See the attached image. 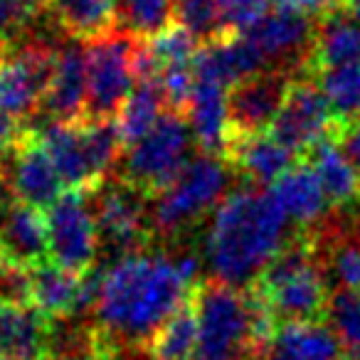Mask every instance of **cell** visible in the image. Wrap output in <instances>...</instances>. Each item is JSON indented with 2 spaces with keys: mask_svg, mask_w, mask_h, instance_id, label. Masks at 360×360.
Returning <instances> with one entry per match:
<instances>
[{
  "mask_svg": "<svg viewBox=\"0 0 360 360\" xmlns=\"http://www.w3.org/2000/svg\"><path fill=\"white\" fill-rule=\"evenodd\" d=\"M191 284L178 257L124 255L96 279V321L111 340L150 343L165 321L188 304Z\"/></svg>",
  "mask_w": 360,
  "mask_h": 360,
  "instance_id": "6da1fadb",
  "label": "cell"
},
{
  "mask_svg": "<svg viewBox=\"0 0 360 360\" xmlns=\"http://www.w3.org/2000/svg\"><path fill=\"white\" fill-rule=\"evenodd\" d=\"M289 225L269 193L257 188L232 191L212 210L202 262L217 284L250 286L286 247Z\"/></svg>",
  "mask_w": 360,
  "mask_h": 360,
  "instance_id": "7a4b0ae2",
  "label": "cell"
},
{
  "mask_svg": "<svg viewBox=\"0 0 360 360\" xmlns=\"http://www.w3.org/2000/svg\"><path fill=\"white\" fill-rule=\"evenodd\" d=\"M193 309L198 316L195 360H245L255 350H264L276 328L259 296H245L217 281L195 291Z\"/></svg>",
  "mask_w": 360,
  "mask_h": 360,
  "instance_id": "3957f363",
  "label": "cell"
},
{
  "mask_svg": "<svg viewBox=\"0 0 360 360\" xmlns=\"http://www.w3.org/2000/svg\"><path fill=\"white\" fill-rule=\"evenodd\" d=\"M50 153L62 186L67 191L84 193L99 186L124 146L114 121H50L37 136Z\"/></svg>",
  "mask_w": 360,
  "mask_h": 360,
  "instance_id": "277c9868",
  "label": "cell"
},
{
  "mask_svg": "<svg viewBox=\"0 0 360 360\" xmlns=\"http://www.w3.org/2000/svg\"><path fill=\"white\" fill-rule=\"evenodd\" d=\"M257 296L274 319L316 321L328 306V284L309 242H294L279 252L257 281Z\"/></svg>",
  "mask_w": 360,
  "mask_h": 360,
  "instance_id": "5b68a950",
  "label": "cell"
},
{
  "mask_svg": "<svg viewBox=\"0 0 360 360\" xmlns=\"http://www.w3.org/2000/svg\"><path fill=\"white\" fill-rule=\"evenodd\" d=\"M230 168L220 155L200 153L180 170L150 205V225L163 235H178L215 210L230 188Z\"/></svg>",
  "mask_w": 360,
  "mask_h": 360,
  "instance_id": "8992f818",
  "label": "cell"
},
{
  "mask_svg": "<svg viewBox=\"0 0 360 360\" xmlns=\"http://www.w3.org/2000/svg\"><path fill=\"white\" fill-rule=\"evenodd\" d=\"M193 131L183 111L168 109L158 124L126 146L124 178L141 193H158L193 158Z\"/></svg>",
  "mask_w": 360,
  "mask_h": 360,
  "instance_id": "52a82bcc",
  "label": "cell"
},
{
  "mask_svg": "<svg viewBox=\"0 0 360 360\" xmlns=\"http://www.w3.org/2000/svg\"><path fill=\"white\" fill-rule=\"evenodd\" d=\"M139 47L141 37L119 27L86 42V119L111 121L121 111L139 82Z\"/></svg>",
  "mask_w": 360,
  "mask_h": 360,
  "instance_id": "ba28073f",
  "label": "cell"
},
{
  "mask_svg": "<svg viewBox=\"0 0 360 360\" xmlns=\"http://www.w3.org/2000/svg\"><path fill=\"white\" fill-rule=\"evenodd\" d=\"M47 259L75 274H86L99 252V225L84 193L67 191L47 207Z\"/></svg>",
  "mask_w": 360,
  "mask_h": 360,
  "instance_id": "9c48e42d",
  "label": "cell"
},
{
  "mask_svg": "<svg viewBox=\"0 0 360 360\" xmlns=\"http://www.w3.org/2000/svg\"><path fill=\"white\" fill-rule=\"evenodd\" d=\"M340 121L330 111L323 91L309 79H291L279 114L271 124L269 134L289 146L294 153H309L338 131Z\"/></svg>",
  "mask_w": 360,
  "mask_h": 360,
  "instance_id": "30bf717a",
  "label": "cell"
},
{
  "mask_svg": "<svg viewBox=\"0 0 360 360\" xmlns=\"http://www.w3.org/2000/svg\"><path fill=\"white\" fill-rule=\"evenodd\" d=\"M55 52L40 42L6 50L0 55V109L18 121L30 116L45 101Z\"/></svg>",
  "mask_w": 360,
  "mask_h": 360,
  "instance_id": "8fae6325",
  "label": "cell"
},
{
  "mask_svg": "<svg viewBox=\"0 0 360 360\" xmlns=\"http://www.w3.org/2000/svg\"><path fill=\"white\" fill-rule=\"evenodd\" d=\"M242 37L259 52L264 65H274V70H284V65H296L306 70L311 47H314L316 27L311 18L276 8Z\"/></svg>",
  "mask_w": 360,
  "mask_h": 360,
  "instance_id": "7c38bea8",
  "label": "cell"
},
{
  "mask_svg": "<svg viewBox=\"0 0 360 360\" xmlns=\"http://www.w3.org/2000/svg\"><path fill=\"white\" fill-rule=\"evenodd\" d=\"M291 77L284 70H264L230 89V119L235 136L264 134L271 129Z\"/></svg>",
  "mask_w": 360,
  "mask_h": 360,
  "instance_id": "4fadbf2b",
  "label": "cell"
},
{
  "mask_svg": "<svg viewBox=\"0 0 360 360\" xmlns=\"http://www.w3.org/2000/svg\"><path fill=\"white\" fill-rule=\"evenodd\" d=\"M141 195L143 193L124 183V186L106 188L94 205L99 235L116 252H121V257L141 252V242H146L148 235L150 212L146 210Z\"/></svg>",
  "mask_w": 360,
  "mask_h": 360,
  "instance_id": "5bb4252c",
  "label": "cell"
},
{
  "mask_svg": "<svg viewBox=\"0 0 360 360\" xmlns=\"http://www.w3.org/2000/svg\"><path fill=\"white\" fill-rule=\"evenodd\" d=\"M96 281L75 274L52 262H42L30 269L27 281V304L35 306L47 319H65L84 309H94Z\"/></svg>",
  "mask_w": 360,
  "mask_h": 360,
  "instance_id": "9a60e30c",
  "label": "cell"
},
{
  "mask_svg": "<svg viewBox=\"0 0 360 360\" xmlns=\"http://www.w3.org/2000/svg\"><path fill=\"white\" fill-rule=\"evenodd\" d=\"M6 183L15 195V202L47 210L62 195V180L47 148L37 139H22L11 150L6 168Z\"/></svg>",
  "mask_w": 360,
  "mask_h": 360,
  "instance_id": "2e32d148",
  "label": "cell"
},
{
  "mask_svg": "<svg viewBox=\"0 0 360 360\" xmlns=\"http://www.w3.org/2000/svg\"><path fill=\"white\" fill-rule=\"evenodd\" d=\"M86 45L67 42L55 52V67L42 106L52 121H79L82 114H86Z\"/></svg>",
  "mask_w": 360,
  "mask_h": 360,
  "instance_id": "e0dca14e",
  "label": "cell"
},
{
  "mask_svg": "<svg viewBox=\"0 0 360 360\" xmlns=\"http://www.w3.org/2000/svg\"><path fill=\"white\" fill-rule=\"evenodd\" d=\"M47 259V222L40 207L13 202L0 217V262L35 269Z\"/></svg>",
  "mask_w": 360,
  "mask_h": 360,
  "instance_id": "ac0fdd59",
  "label": "cell"
},
{
  "mask_svg": "<svg viewBox=\"0 0 360 360\" xmlns=\"http://www.w3.org/2000/svg\"><path fill=\"white\" fill-rule=\"evenodd\" d=\"M183 114L191 124L193 139L198 146H202L205 153L217 155L230 150L235 131L230 119V91L225 86L195 79V89Z\"/></svg>",
  "mask_w": 360,
  "mask_h": 360,
  "instance_id": "d6986e66",
  "label": "cell"
},
{
  "mask_svg": "<svg viewBox=\"0 0 360 360\" xmlns=\"http://www.w3.org/2000/svg\"><path fill=\"white\" fill-rule=\"evenodd\" d=\"M264 60L242 35H222L200 45L195 57V79L215 82V84L232 89L240 82L264 72Z\"/></svg>",
  "mask_w": 360,
  "mask_h": 360,
  "instance_id": "ffe728a7",
  "label": "cell"
},
{
  "mask_svg": "<svg viewBox=\"0 0 360 360\" xmlns=\"http://www.w3.org/2000/svg\"><path fill=\"white\" fill-rule=\"evenodd\" d=\"M266 360H345L338 338L328 323L286 321L271 330L264 345Z\"/></svg>",
  "mask_w": 360,
  "mask_h": 360,
  "instance_id": "44dd1931",
  "label": "cell"
},
{
  "mask_svg": "<svg viewBox=\"0 0 360 360\" xmlns=\"http://www.w3.org/2000/svg\"><path fill=\"white\" fill-rule=\"evenodd\" d=\"M50 343L47 316L27 301H0V355L40 360Z\"/></svg>",
  "mask_w": 360,
  "mask_h": 360,
  "instance_id": "7402d4cb",
  "label": "cell"
},
{
  "mask_svg": "<svg viewBox=\"0 0 360 360\" xmlns=\"http://www.w3.org/2000/svg\"><path fill=\"white\" fill-rule=\"evenodd\" d=\"M269 195L291 225H314L330 205L319 175L309 163L294 165L289 173L281 175L269 188Z\"/></svg>",
  "mask_w": 360,
  "mask_h": 360,
  "instance_id": "603a6c76",
  "label": "cell"
},
{
  "mask_svg": "<svg viewBox=\"0 0 360 360\" xmlns=\"http://www.w3.org/2000/svg\"><path fill=\"white\" fill-rule=\"evenodd\" d=\"M230 158L252 183L259 186H274L284 173L296 165V153L284 146L279 139L264 131V134L235 136L230 146Z\"/></svg>",
  "mask_w": 360,
  "mask_h": 360,
  "instance_id": "cb8c5ba5",
  "label": "cell"
},
{
  "mask_svg": "<svg viewBox=\"0 0 360 360\" xmlns=\"http://www.w3.org/2000/svg\"><path fill=\"white\" fill-rule=\"evenodd\" d=\"M355 62H360V20L345 11L323 18L316 27L306 72L319 75L323 70H335Z\"/></svg>",
  "mask_w": 360,
  "mask_h": 360,
  "instance_id": "d4e9b609",
  "label": "cell"
},
{
  "mask_svg": "<svg viewBox=\"0 0 360 360\" xmlns=\"http://www.w3.org/2000/svg\"><path fill=\"white\" fill-rule=\"evenodd\" d=\"M47 13L72 40H94L114 30L119 0H47Z\"/></svg>",
  "mask_w": 360,
  "mask_h": 360,
  "instance_id": "484cf974",
  "label": "cell"
},
{
  "mask_svg": "<svg viewBox=\"0 0 360 360\" xmlns=\"http://www.w3.org/2000/svg\"><path fill=\"white\" fill-rule=\"evenodd\" d=\"M306 155H309V165L314 168V173L319 175L330 205H348V202L358 200L360 173L345 155L343 146L333 143V141H323Z\"/></svg>",
  "mask_w": 360,
  "mask_h": 360,
  "instance_id": "4316f807",
  "label": "cell"
},
{
  "mask_svg": "<svg viewBox=\"0 0 360 360\" xmlns=\"http://www.w3.org/2000/svg\"><path fill=\"white\" fill-rule=\"evenodd\" d=\"M165 111H168V101H165V94L160 89L158 77L136 82L134 91H131V96L121 106V111L116 114L114 121L124 146L134 143L141 136L148 134Z\"/></svg>",
  "mask_w": 360,
  "mask_h": 360,
  "instance_id": "83f0119b",
  "label": "cell"
},
{
  "mask_svg": "<svg viewBox=\"0 0 360 360\" xmlns=\"http://www.w3.org/2000/svg\"><path fill=\"white\" fill-rule=\"evenodd\" d=\"M153 360H195L198 316L193 304L178 309L148 343Z\"/></svg>",
  "mask_w": 360,
  "mask_h": 360,
  "instance_id": "f1b7e54d",
  "label": "cell"
},
{
  "mask_svg": "<svg viewBox=\"0 0 360 360\" xmlns=\"http://www.w3.org/2000/svg\"><path fill=\"white\" fill-rule=\"evenodd\" d=\"M319 86L338 121H360V62L319 72Z\"/></svg>",
  "mask_w": 360,
  "mask_h": 360,
  "instance_id": "f546056e",
  "label": "cell"
},
{
  "mask_svg": "<svg viewBox=\"0 0 360 360\" xmlns=\"http://www.w3.org/2000/svg\"><path fill=\"white\" fill-rule=\"evenodd\" d=\"M121 30L150 40L175 20V0H119Z\"/></svg>",
  "mask_w": 360,
  "mask_h": 360,
  "instance_id": "4dcf8cb0",
  "label": "cell"
},
{
  "mask_svg": "<svg viewBox=\"0 0 360 360\" xmlns=\"http://www.w3.org/2000/svg\"><path fill=\"white\" fill-rule=\"evenodd\" d=\"M326 319L343 348L345 360H360V294L333 291L326 306Z\"/></svg>",
  "mask_w": 360,
  "mask_h": 360,
  "instance_id": "1f68e13d",
  "label": "cell"
},
{
  "mask_svg": "<svg viewBox=\"0 0 360 360\" xmlns=\"http://www.w3.org/2000/svg\"><path fill=\"white\" fill-rule=\"evenodd\" d=\"M146 42H148L150 57H153L158 72L168 70V67L195 65V57L200 52V45H198L200 40L191 30L178 25V22H173L170 27H165L163 32H158V35Z\"/></svg>",
  "mask_w": 360,
  "mask_h": 360,
  "instance_id": "d6a6232c",
  "label": "cell"
},
{
  "mask_svg": "<svg viewBox=\"0 0 360 360\" xmlns=\"http://www.w3.org/2000/svg\"><path fill=\"white\" fill-rule=\"evenodd\" d=\"M47 11V0H0V47L11 50Z\"/></svg>",
  "mask_w": 360,
  "mask_h": 360,
  "instance_id": "836d02e7",
  "label": "cell"
},
{
  "mask_svg": "<svg viewBox=\"0 0 360 360\" xmlns=\"http://www.w3.org/2000/svg\"><path fill=\"white\" fill-rule=\"evenodd\" d=\"M175 20L191 30L198 40L210 42L222 37L217 0H175Z\"/></svg>",
  "mask_w": 360,
  "mask_h": 360,
  "instance_id": "e575fe53",
  "label": "cell"
},
{
  "mask_svg": "<svg viewBox=\"0 0 360 360\" xmlns=\"http://www.w3.org/2000/svg\"><path fill=\"white\" fill-rule=\"evenodd\" d=\"M222 35H245L271 13V0H217Z\"/></svg>",
  "mask_w": 360,
  "mask_h": 360,
  "instance_id": "d590c367",
  "label": "cell"
},
{
  "mask_svg": "<svg viewBox=\"0 0 360 360\" xmlns=\"http://www.w3.org/2000/svg\"><path fill=\"white\" fill-rule=\"evenodd\" d=\"M328 274L338 291L360 294V240H338L328 255Z\"/></svg>",
  "mask_w": 360,
  "mask_h": 360,
  "instance_id": "8d00e7d4",
  "label": "cell"
},
{
  "mask_svg": "<svg viewBox=\"0 0 360 360\" xmlns=\"http://www.w3.org/2000/svg\"><path fill=\"white\" fill-rule=\"evenodd\" d=\"M279 11H294L306 18H330L348 8V0H271Z\"/></svg>",
  "mask_w": 360,
  "mask_h": 360,
  "instance_id": "74e56055",
  "label": "cell"
},
{
  "mask_svg": "<svg viewBox=\"0 0 360 360\" xmlns=\"http://www.w3.org/2000/svg\"><path fill=\"white\" fill-rule=\"evenodd\" d=\"M20 141H22L20 121L8 114V111L0 109V153H11Z\"/></svg>",
  "mask_w": 360,
  "mask_h": 360,
  "instance_id": "f35d334b",
  "label": "cell"
},
{
  "mask_svg": "<svg viewBox=\"0 0 360 360\" xmlns=\"http://www.w3.org/2000/svg\"><path fill=\"white\" fill-rule=\"evenodd\" d=\"M340 146H343L345 155H348L350 163H353L360 173V121L345 124L343 134H340Z\"/></svg>",
  "mask_w": 360,
  "mask_h": 360,
  "instance_id": "ab89813d",
  "label": "cell"
},
{
  "mask_svg": "<svg viewBox=\"0 0 360 360\" xmlns=\"http://www.w3.org/2000/svg\"><path fill=\"white\" fill-rule=\"evenodd\" d=\"M348 11L360 20V0H348Z\"/></svg>",
  "mask_w": 360,
  "mask_h": 360,
  "instance_id": "60d3db41",
  "label": "cell"
},
{
  "mask_svg": "<svg viewBox=\"0 0 360 360\" xmlns=\"http://www.w3.org/2000/svg\"><path fill=\"white\" fill-rule=\"evenodd\" d=\"M40 360H62V358H55V355H42Z\"/></svg>",
  "mask_w": 360,
  "mask_h": 360,
  "instance_id": "b9f144b4",
  "label": "cell"
},
{
  "mask_svg": "<svg viewBox=\"0 0 360 360\" xmlns=\"http://www.w3.org/2000/svg\"><path fill=\"white\" fill-rule=\"evenodd\" d=\"M0 360H11V358H6V355H0Z\"/></svg>",
  "mask_w": 360,
  "mask_h": 360,
  "instance_id": "7bdbcfd3",
  "label": "cell"
},
{
  "mask_svg": "<svg viewBox=\"0 0 360 360\" xmlns=\"http://www.w3.org/2000/svg\"><path fill=\"white\" fill-rule=\"evenodd\" d=\"M3 52H6V50H3V47H0V55H3Z\"/></svg>",
  "mask_w": 360,
  "mask_h": 360,
  "instance_id": "ee69618b",
  "label": "cell"
},
{
  "mask_svg": "<svg viewBox=\"0 0 360 360\" xmlns=\"http://www.w3.org/2000/svg\"><path fill=\"white\" fill-rule=\"evenodd\" d=\"M136 360H143V358H136ZM150 360H153V358H150Z\"/></svg>",
  "mask_w": 360,
  "mask_h": 360,
  "instance_id": "f6af8a7d",
  "label": "cell"
}]
</instances>
